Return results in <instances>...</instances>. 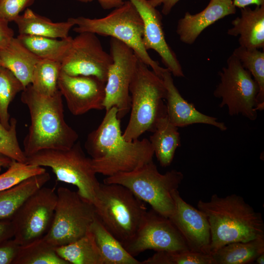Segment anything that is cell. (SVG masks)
Segmentation results:
<instances>
[{
  "label": "cell",
  "instance_id": "obj_43",
  "mask_svg": "<svg viewBox=\"0 0 264 264\" xmlns=\"http://www.w3.org/2000/svg\"><path fill=\"white\" fill-rule=\"evenodd\" d=\"M13 160L0 153V171L2 168H8Z\"/></svg>",
  "mask_w": 264,
  "mask_h": 264
},
{
  "label": "cell",
  "instance_id": "obj_32",
  "mask_svg": "<svg viewBox=\"0 0 264 264\" xmlns=\"http://www.w3.org/2000/svg\"><path fill=\"white\" fill-rule=\"evenodd\" d=\"M24 88L9 69L0 66V122L6 129L10 126L9 106L17 94Z\"/></svg>",
  "mask_w": 264,
  "mask_h": 264
},
{
  "label": "cell",
  "instance_id": "obj_36",
  "mask_svg": "<svg viewBox=\"0 0 264 264\" xmlns=\"http://www.w3.org/2000/svg\"><path fill=\"white\" fill-rule=\"evenodd\" d=\"M35 0H0V17L8 22L14 21Z\"/></svg>",
  "mask_w": 264,
  "mask_h": 264
},
{
  "label": "cell",
  "instance_id": "obj_24",
  "mask_svg": "<svg viewBox=\"0 0 264 264\" xmlns=\"http://www.w3.org/2000/svg\"><path fill=\"white\" fill-rule=\"evenodd\" d=\"M149 140L160 165L169 166L181 141L178 128L169 121L167 115L158 121Z\"/></svg>",
  "mask_w": 264,
  "mask_h": 264
},
{
  "label": "cell",
  "instance_id": "obj_30",
  "mask_svg": "<svg viewBox=\"0 0 264 264\" xmlns=\"http://www.w3.org/2000/svg\"><path fill=\"white\" fill-rule=\"evenodd\" d=\"M232 54L241 62L242 66L248 70L257 83L259 92L257 95L256 110L264 109V52L258 49H248L239 46Z\"/></svg>",
  "mask_w": 264,
  "mask_h": 264
},
{
  "label": "cell",
  "instance_id": "obj_11",
  "mask_svg": "<svg viewBox=\"0 0 264 264\" xmlns=\"http://www.w3.org/2000/svg\"><path fill=\"white\" fill-rule=\"evenodd\" d=\"M57 195L54 188L43 186L22 203L11 219L14 240L21 245L43 237L53 219Z\"/></svg>",
  "mask_w": 264,
  "mask_h": 264
},
{
  "label": "cell",
  "instance_id": "obj_45",
  "mask_svg": "<svg viewBox=\"0 0 264 264\" xmlns=\"http://www.w3.org/2000/svg\"><path fill=\"white\" fill-rule=\"evenodd\" d=\"M0 66H2V63H1V62L0 61Z\"/></svg>",
  "mask_w": 264,
  "mask_h": 264
},
{
  "label": "cell",
  "instance_id": "obj_17",
  "mask_svg": "<svg viewBox=\"0 0 264 264\" xmlns=\"http://www.w3.org/2000/svg\"><path fill=\"white\" fill-rule=\"evenodd\" d=\"M140 14L144 25L143 44L148 51L153 49L160 56L162 62L177 77L184 74L177 57L165 39L160 12L149 2L148 0H129Z\"/></svg>",
  "mask_w": 264,
  "mask_h": 264
},
{
  "label": "cell",
  "instance_id": "obj_22",
  "mask_svg": "<svg viewBox=\"0 0 264 264\" xmlns=\"http://www.w3.org/2000/svg\"><path fill=\"white\" fill-rule=\"evenodd\" d=\"M14 22L17 25L19 34L54 39L67 38L70 30L75 25L69 18L66 22H54L28 8Z\"/></svg>",
  "mask_w": 264,
  "mask_h": 264
},
{
  "label": "cell",
  "instance_id": "obj_10",
  "mask_svg": "<svg viewBox=\"0 0 264 264\" xmlns=\"http://www.w3.org/2000/svg\"><path fill=\"white\" fill-rule=\"evenodd\" d=\"M219 72L220 82L213 94L221 99L220 108L227 107L231 116L241 114L250 120L257 118L259 87L250 72L232 54Z\"/></svg>",
  "mask_w": 264,
  "mask_h": 264
},
{
  "label": "cell",
  "instance_id": "obj_18",
  "mask_svg": "<svg viewBox=\"0 0 264 264\" xmlns=\"http://www.w3.org/2000/svg\"><path fill=\"white\" fill-rule=\"evenodd\" d=\"M166 89V110L169 121L176 127H183L195 124H208L222 131L227 127L215 117L199 111L194 105L185 100L175 86L171 72L167 69L162 76Z\"/></svg>",
  "mask_w": 264,
  "mask_h": 264
},
{
  "label": "cell",
  "instance_id": "obj_33",
  "mask_svg": "<svg viewBox=\"0 0 264 264\" xmlns=\"http://www.w3.org/2000/svg\"><path fill=\"white\" fill-rule=\"evenodd\" d=\"M141 264H214L212 255L187 250L156 251Z\"/></svg>",
  "mask_w": 264,
  "mask_h": 264
},
{
  "label": "cell",
  "instance_id": "obj_6",
  "mask_svg": "<svg viewBox=\"0 0 264 264\" xmlns=\"http://www.w3.org/2000/svg\"><path fill=\"white\" fill-rule=\"evenodd\" d=\"M76 25L73 30L80 33L90 32L110 36L131 47L139 59L159 77L167 68L160 66L149 55L143 44L144 25L142 19L133 4L129 0L115 8L104 17L90 19L84 17L69 18Z\"/></svg>",
  "mask_w": 264,
  "mask_h": 264
},
{
  "label": "cell",
  "instance_id": "obj_23",
  "mask_svg": "<svg viewBox=\"0 0 264 264\" xmlns=\"http://www.w3.org/2000/svg\"><path fill=\"white\" fill-rule=\"evenodd\" d=\"M50 178L46 171L31 176L17 185L0 191V220H11L31 195L44 186Z\"/></svg>",
  "mask_w": 264,
  "mask_h": 264
},
{
  "label": "cell",
  "instance_id": "obj_25",
  "mask_svg": "<svg viewBox=\"0 0 264 264\" xmlns=\"http://www.w3.org/2000/svg\"><path fill=\"white\" fill-rule=\"evenodd\" d=\"M89 230L93 234L102 256L104 264H141L95 218Z\"/></svg>",
  "mask_w": 264,
  "mask_h": 264
},
{
  "label": "cell",
  "instance_id": "obj_37",
  "mask_svg": "<svg viewBox=\"0 0 264 264\" xmlns=\"http://www.w3.org/2000/svg\"><path fill=\"white\" fill-rule=\"evenodd\" d=\"M20 245L13 238L0 243V264H13Z\"/></svg>",
  "mask_w": 264,
  "mask_h": 264
},
{
  "label": "cell",
  "instance_id": "obj_42",
  "mask_svg": "<svg viewBox=\"0 0 264 264\" xmlns=\"http://www.w3.org/2000/svg\"><path fill=\"white\" fill-rule=\"evenodd\" d=\"M234 5L240 9L255 4L256 6L264 5V0H233Z\"/></svg>",
  "mask_w": 264,
  "mask_h": 264
},
{
  "label": "cell",
  "instance_id": "obj_12",
  "mask_svg": "<svg viewBox=\"0 0 264 264\" xmlns=\"http://www.w3.org/2000/svg\"><path fill=\"white\" fill-rule=\"evenodd\" d=\"M110 54L112 63L108 72L103 105L106 111L115 107L121 120L131 110L130 86L138 58L131 47L114 38L110 40Z\"/></svg>",
  "mask_w": 264,
  "mask_h": 264
},
{
  "label": "cell",
  "instance_id": "obj_9",
  "mask_svg": "<svg viewBox=\"0 0 264 264\" xmlns=\"http://www.w3.org/2000/svg\"><path fill=\"white\" fill-rule=\"evenodd\" d=\"M56 193L53 220L43 237L55 247L69 244L84 236L95 217L93 205L77 192L60 187Z\"/></svg>",
  "mask_w": 264,
  "mask_h": 264
},
{
  "label": "cell",
  "instance_id": "obj_31",
  "mask_svg": "<svg viewBox=\"0 0 264 264\" xmlns=\"http://www.w3.org/2000/svg\"><path fill=\"white\" fill-rule=\"evenodd\" d=\"M61 72V62L40 59L34 68L30 84L40 93L53 95L59 91L58 80Z\"/></svg>",
  "mask_w": 264,
  "mask_h": 264
},
{
  "label": "cell",
  "instance_id": "obj_1",
  "mask_svg": "<svg viewBox=\"0 0 264 264\" xmlns=\"http://www.w3.org/2000/svg\"><path fill=\"white\" fill-rule=\"evenodd\" d=\"M120 121L117 109L113 107L87 136L85 148L96 174L110 176L133 171L153 160L154 151L149 140L127 141L122 135Z\"/></svg>",
  "mask_w": 264,
  "mask_h": 264
},
{
  "label": "cell",
  "instance_id": "obj_39",
  "mask_svg": "<svg viewBox=\"0 0 264 264\" xmlns=\"http://www.w3.org/2000/svg\"><path fill=\"white\" fill-rule=\"evenodd\" d=\"M14 237V231L10 220H0V243Z\"/></svg>",
  "mask_w": 264,
  "mask_h": 264
},
{
  "label": "cell",
  "instance_id": "obj_13",
  "mask_svg": "<svg viewBox=\"0 0 264 264\" xmlns=\"http://www.w3.org/2000/svg\"><path fill=\"white\" fill-rule=\"evenodd\" d=\"M96 34L81 32L72 38L61 62V71L71 76H92L106 82L112 63Z\"/></svg>",
  "mask_w": 264,
  "mask_h": 264
},
{
  "label": "cell",
  "instance_id": "obj_15",
  "mask_svg": "<svg viewBox=\"0 0 264 264\" xmlns=\"http://www.w3.org/2000/svg\"><path fill=\"white\" fill-rule=\"evenodd\" d=\"M106 83L92 76H71L61 71L58 88L74 115L104 109Z\"/></svg>",
  "mask_w": 264,
  "mask_h": 264
},
{
  "label": "cell",
  "instance_id": "obj_35",
  "mask_svg": "<svg viewBox=\"0 0 264 264\" xmlns=\"http://www.w3.org/2000/svg\"><path fill=\"white\" fill-rule=\"evenodd\" d=\"M6 129L0 122V153L13 160L26 162L27 157L21 148L17 137V120L12 118Z\"/></svg>",
  "mask_w": 264,
  "mask_h": 264
},
{
  "label": "cell",
  "instance_id": "obj_21",
  "mask_svg": "<svg viewBox=\"0 0 264 264\" xmlns=\"http://www.w3.org/2000/svg\"><path fill=\"white\" fill-rule=\"evenodd\" d=\"M0 60L2 66L9 69L25 88L31 84L34 68L40 59L14 37L0 50Z\"/></svg>",
  "mask_w": 264,
  "mask_h": 264
},
{
  "label": "cell",
  "instance_id": "obj_34",
  "mask_svg": "<svg viewBox=\"0 0 264 264\" xmlns=\"http://www.w3.org/2000/svg\"><path fill=\"white\" fill-rule=\"evenodd\" d=\"M7 168L0 175V191L10 188L31 176L46 172L43 167L14 160Z\"/></svg>",
  "mask_w": 264,
  "mask_h": 264
},
{
  "label": "cell",
  "instance_id": "obj_27",
  "mask_svg": "<svg viewBox=\"0 0 264 264\" xmlns=\"http://www.w3.org/2000/svg\"><path fill=\"white\" fill-rule=\"evenodd\" d=\"M57 254L69 264H104L93 234L89 230L69 244L55 247Z\"/></svg>",
  "mask_w": 264,
  "mask_h": 264
},
{
  "label": "cell",
  "instance_id": "obj_7",
  "mask_svg": "<svg viewBox=\"0 0 264 264\" xmlns=\"http://www.w3.org/2000/svg\"><path fill=\"white\" fill-rule=\"evenodd\" d=\"M183 177V174L176 170L160 173L151 160L133 171L107 176L103 183L126 187L152 209L169 218L175 209L172 193L178 189Z\"/></svg>",
  "mask_w": 264,
  "mask_h": 264
},
{
  "label": "cell",
  "instance_id": "obj_28",
  "mask_svg": "<svg viewBox=\"0 0 264 264\" xmlns=\"http://www.w3.org/2000/svg\"><path fill=\"white\" fill-rule=\"evenodd\" d=\"M21 43L40 59L62 61L72 37L58 40L38 36L19 34Z\"/></svg>",
  "mask_w": 264,
  "mask_h": 264
},
{
  "label": "cell",
  "instance_id": "obj_14",
  "mask_svg": "<svg viewBox=\"0 0 264 264\" xmlns=\"http://www.w3.org/2000/svg\"><path fill=\"white\" fill-rule=\"evenodd\" d=\"M123 246L133 257L148 250L156 252L189 250L170 219L152 209L147 211L134 237Z\"/></svg>",
  "mask_w": 264,
  "mask_h": 264
},
{
  "label": "cell",
  "instance_id": "obj_29",
  "mask_svg": "<svg viewBox=\"0 0 264 264\" xmlns=\"http://www.w3.org/2000/svg\"><path fill=\"white\" fill-rule=\"evenodd\" d=\"M13 264H69L57 253L55 247L42 237L20 245Z\"/></svg>",
  "mask_w": 264,
  "mask_h": 264
},
{
  "label": "cell",
  "instance_id": "obj_2",
  "mask_svg": "<svg viewBox=\"0 0 264 264\" xmlns=\"http://www.w3.org/2000/svg\"><path fill=\"white\" fill-rule=\"evenodd\" d=\"M21 99L27 107L31 118L23 144L27 157L44 149H69L77 141V132L65 121L60 90L46 95L30 84L22 91Z\"/></svg>",
  "mask_w": 264,
  "mask_h": 264
},
{
  "label": "cell",
  "instance_id": "obj_20",
  "mask_svg": "<svg viewBox=\"0 0 264 264\" xmlns=\"http://www.w3.org/2000/svg\"><path fill=\"white\" fill-rule=\"evenodd\" d=\"M227 34L239 36L240 46L248 49L264 48V5L241 9V16L233 20Z\"/></svg>",
  "mask_w": 264,
  "mask_h": 264
},
{
  "label": "cell",
  "instance_id": "obj_40",
  "mask_svg": "<svg viewBox=\"0 0 264 264\" xmlns=\"http://www.w3.org/2000/svg\"><path fill=\"white\" fill-rule=\"evenodd\" d=\"M180 0H148L149 2L153 6L156 7L162 5V13L165 15H168L174 6Z\"/></svg>",
  "mask_w": 264,
  "mask_h": 264
},
{
  "label": "cell",
  "instance_id": "obj_3",
  "mask_svg": "<svg viewBox=\"0 0 264 264\" xmlns=\"http://www.w3.org/2000/svg\"><path fill=\"white\" fill-rule=\"evenodd\" d=\"M197 207L209 221L211 255L230 243L264 238L262 214L239 195L221 197L214 194L207 201L199 200Z\"/></svg>",
  "mask_w": 264,
  "mask_h": 264
},
{
  "label": "cell",
  "instance_id": "obj_41",
  "mask_svg": "<svg viewBox=\"0 0 264 264\" xmlns=\"http://www.w3.org/2000/svg\"><path fill=\"white\" fill-rule=\"evenodd\" d=\"M83 2H91L93 0H76ZM105 10L115 8L121 6L126 0H97Z\"/></svg>",
  "mask_w": 264,
  "mask_h": 264
},
{
  "label": "cell",
  "instance_id": "obj_8",
  "mask_svg": "<svg viewBox=\"0 0 264 264\" xmlns=\"http://www.w3.org/2000/svg\"><path fill=\"white\" fill-rule=\"evenodd\" d=\"M26 163L50 168L58 181L76 186L78 194L93 204L100 183L79 141L67 149L41 150L27 157Z\"/></svg>",
  "mask_w": 264,
  "mask_h": 264
},
{
  "label": "cell",
  "instance_id": "obj_5",
  "mask_svg": "<svg viewBox=\"0 0 264 264\" xmlns=\"http://www.w3.org/2000/svg\"><path fill=\"white\" fill-rule=\"evenodd\" d=\"M92 204L96 217L123 246L134 237L148 211L144 202L115 183H100Z\"/></svg>",
  "mask_w": 264,
  "mask_h": 264
},
{
  "label": "cell",
  "instance_id": "obj_19",
  "mask_svg": "<svg viewBox=\"0 0 264 264\" xmlns=\"http://www.w3.org/2000/svg\"><path fill=\"white\" fill-rule=\"evenodd\" d=\"M236 13L233 0H210L206 7L195 14L185 13L177 22L176 33L183 43L193 44L207 27L220 19Z\"/></svg>",
  "mask_w": 264,
  "mask_h": 264
},
{
  "label": "cell",
  "instance_id": "obj_16",
  "mask_svg": "<svg viewBox=\"0 0 264 264\" xmlns=\"http://www.w3.org/2000/svg\"><path fill=\"white\" fill-rule=\"evenodd\" d=\"M172 195L175 209L169 219L184 238L189 249L210 254L211 233L206 216L186 202L178 189L174 191Z\"/></svg>",
  "mask_w": 264,
  "mask_h": 264
},
{
  "label": "cell",
  "instance_id": "obj_4",
  "mask_svg": "<svg viewBox=\"0 0 264 264\" xmlns=\"http://www.w3.org/2000/svg\"><path fill=\"white\" fill-rule=\"evenodd\" d=\"M131 114L122 135L132 141L146 132H153L158 121L167 116L166 89L161 78L138 59L130 86Z\"/></svg>",
  "mask_w": 264,
  "mask_h": 264
},
{
  "label": "cell",
  "instance_id": "obj_44",
  "mask_svg": "<svg viewBox=\"0 0 264 264\" xmlns=\"http://www.w3.org/2000/svg\"><path fill=\"white\" fill-rule=\"evenodd\" d=\"M256 264H264V252L258 256L255 260Z\"/></svg>",
  "mask_w": 264,
  "mask_h": 264
},
{
  "label": "cell",
  "instance_id": "obj_38",
  "mask_svg": "<svg viewBox=\"0 0 264 264\" xmlns=\"http://www.w3.org/2000/svg\"><path fill=\"white\" fill-rule=\"evenodd\" d=\"M7 21L0 17V50L4 48L14 37V33Z\"/></svg>",
  "mask_w": 264,
  "mask_h": 264
},
{
  "label": "cell",
  "instance_id": "obj_26",
  "mask_svg": "<svg viewBox=\"0 0 264 264\" xmlns=\"http://www.w3.org/2000/svg\"><path fill=\"white\" fill-rule=\"evenodd\" d=\"M264 252V238L227 244L211 254L214 264H246Z\"/></svg>",
  "mask_w": 264,
  "mask_h": 264
}]
</instances>
